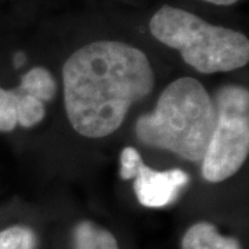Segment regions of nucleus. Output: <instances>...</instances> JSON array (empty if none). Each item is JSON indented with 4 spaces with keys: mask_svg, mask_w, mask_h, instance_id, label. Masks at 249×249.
Listing matches in <instances>:
<instances>
[{
    "mask_svg": "<svg viewBox=\"0 0 249 249\" xmlns=\"http://www.w3.org/2000/svg\"><path fill=\"white\" fill-rule=\"evenodd\" d=\"M64 106L76 133L101 139L116 132L134 103L150 96L155 75L147 54L118 40L78 49L62 67Z\"/></svg>",
    "mask_w": 249,
    "mask_h": 249,
    "instance_id": "obj_1",
    "label": "nucleus"
},
{
    "mask_svg": "<svg viewBox=\"0 0 249 249\" xmlns=\"http://www.w3.org/2000/svg\"><path fill=\"white\" fill-rule=\"evenodd\" d=\"M213 98L199 80L180 78L162 90L151 114L139 116L137 140L178 158L201 162L216 126Z\"/></svg>",
    "mask_w": 249,
    "mask_h": 249,
    "instance_id": "obj_2",
    "label": "nucleus"
},
{
    "mask_svg": "<svg viewBox=\"0 0 249 249\" xmlns=\"http://www.w3.org/2000/svg\"><path fill=\"white\" fill-rule=\"evenodd\" d=\"M150 31L201 73L235 71L249 61V40L244 34L209 24L187 10L162 6L152 16Z\"/></svg>",
    "mask_w": 249,
    "mask_h": 249,
    "instance_id": "obj_3",
    "label": "nucleus"
},
{
    "mask_svg": "<svg viewBox=\"0 0 249 249\" xmlns=\"http://www.w3.org/2000/svg\"><path fill=\"white\" fill-rule=\"evenodd\" d=\"M216 126L204 155L202 176L220 183L242 168L249 154V91L242 86H224L214 96Z\"/></svg>",
    "mask_w": 249,
    "mask_h": 249,
    "instance_id": "obj_4",
    "label": "nucleus"
},
{
    "mask_svg": "<svg viewBox=\"0 0 249 249\" xmlns=\"http://www.w3.org/2000/svg\"><path fill=\"white\" fill-rule=\"evenodd\" d=\"M119 175L124 180L134 178V194L145 208L168 206L190 181V176L181 169H151L134 147H126L121 152Z\"/></svg>",
    "mask_w": 249,
    "mask_h": 249,
    "instance_id": "obj_5",
    "label": "nucleus"
},
{
    "mask_svg": "<svg viewBox=\"0 0 249 249\" xmlns=\"http://www.w3.org/2000/svg\"><path fill=\"white\" fill-rule=\"evenodd\" d=\"M181 249H242L240 242L219 232L213 224L199 222L193 224L184 234Z\"/></svg>",
    "mask_w": 249,
    "mask_h": 249,
    "instance_id": "obj_6",
    "label": "nucleus"
},
{
    "mask_svg": "<svg viewBox=\"0 0 249 249\" xmlns=\"http://www.w3.org/2000/svg\"><path fill=\"white\" fill-rule=\"evenodd\" d=\"M75 249H119L114 234L89 220H83L73 230Z\"/></svg>",
    "mask_w": 249,
    "mask_h": 249,
    "instance_id": "obj_7",
    "label": "nucleus"
},
{
    "mask_svg": "<svg viewBox=\"0 0 249 249\" xmlns=\"http://www.w3.org/2000/svg\"><path fill=\"white\" fill-rule=\"evenodd\" d=\"M18 88L28 96L47 103L52 101L57 93V82L49 70L43 67H35L22 75Z\"/></svg>",
    "mask_w": 249,
    "mask_h": 249,
    "instance_id": "obj_8",
    "label": "nucleus"
},
{
    "mask_svg": "<svg viewBox=\"0 0 249 249\" xmlns=\"http://www.w3.org/2000/svg\"><path fill=\"white\" fill-rule=\"evenodd\" d=\"M18 94L17 101V119L18 124L22 127H34L40 124L46 116L45 103L25 94L19 88H16Z\"/></svg>",
    "mask_w": 249,
    "mask_h": 249,
    "instance_id": "obj_9",
    "label": "nucleus"
},
{
    "mask_svg": "<svg viewBox=\"0 0 249 249\" xmlns=\"http://www.w3.org/2000/svg\"><path fill=\"white\" fill-rule=\"evenodd\" d=\"M36 237L27 226H11L0 231V249H35Z\"/></svg>",
    "mask_w": 249,
    "mask_h": 249,
    "instance_id": "obj_10",
    "label": "nucleus"
},
{
    "mask_svg": "<svg viewBox=\"0 0 249 249\" xmlns=\"http://www.w3.org/2000/svg\"><path fill=\"white\" fill-rule=\"evenodd\" d=\"M18 94L16 89L0 88V132H13L18 124L17 119Z\"/></svg>",
    "mask_w": 249,
    "mask_h": 249,
    "instance_id": "obj_11",
    "label": "nucleus"
},
{
    "mask_svg": "<svg viewBox=\"0 0 249 249\" xmlns=\"http://www.w3.org/2000/svg\"><path fill=\"white\" fill-rule=\"evenodd\" d=\"M202 1L211 3L214 6H232V4L238 3L240 0H202Z\"/></svg>",
    "mask_w": 249,
    "mask_h": 249,
    "instance_id": "obj_12",
    "label": "nucleus"
}]
</instances>
